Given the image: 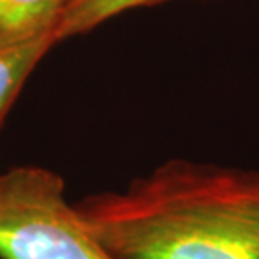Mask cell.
<instances>
[{
	"mask_svg": "<svg viewBox=\"0 0 259 259\" xmlns=\"http://www.w3.org/2000/svg\"><path fill=\"white\" fill-rule=\"evenodd\" d=\"M0 259H115L66 199L64 180L34 163L0 172Z\"/></svg>",
	"mask_w": 259,
	"mask_h": 259,
	"instance_id": "2",
	"label": "cell"
},
{
	"mask_svg": "<svg viewBox=\"0 0 259 259\" xmlns=\"http://www.w3.org/2000/svg\"><path fill=\"white\" fill-rule=\"evenodd\" d=\"M168 0H69L56 27L58 42L91 32L120 14Z\"/></svg>",
	"mask_w": 259,
	"mask_h": 259,
	"instance_id": "5",
	"label": "cell"
},
{
	"mask_svg": "<svg viewBox=\"0 0 259 259\" xmlns=\"http://www.w3.org/2000/svg\"><path fill=\"white\" fill-rule=\"evenodd\" d=\"M69 0H0V44L56 30Z\"/></svg>",
	"mask_w": 259,
	"mask_h": 259,
	"instance_id": "4",
	"label": "cell"
},
{
	"mask_svg": "<svg viewBox=\"0 0 259 259\" xmlns=\"http://www.w3.org/2000/svg\"><path fill=\"white\" fill-rule=\"evenodd\" d=\"M56 44V30L37 37L0 44V126L35 66Z\"/></svg>",
	"mask_w": 259,
	"mask_h": 259,
	"instance_id": "3",
	"label": "cell"
},
{
	"mask_svg": "<svg viewBox=\"0 0 259 259\" xmlns=\"http://www.w3.org/2000/svg\"><path fill=\"white\" fill-rule=\"evenodd\" d=\"M115 259H259V170L174 158L74 202Z\"/></svg>",
	"mask_w": 259,
	"mask_h": 259,
	"instance_id": "1",
	"label": "cell"
}]
</instances>
